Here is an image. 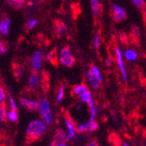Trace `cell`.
<instances>
[{"mask_svg":"<svg viewBox=\"0 0 146 146\" xmlns=\"http://www.w3.org/2000/svg\"><path fill=\"white\" fill-rule=\"evenodd\" d=\"M46 123L45 122L40 120L32 121L26 128V134H27L28 137L33 141L40 137L46 131Z\"/></svg>","mask_w":146,"mask_h":146,"instance_id":"cell-1","label":"cell"},{"mask_svg":"<svg viewBox=\"0 0 146 146\" xmlns=\"http://www.w3.org/2000/svg\"><path fill=\"white\" fill-rule=\"evenodd\" d=\"M39 111H40L41 117L43 121L48 124L51 125L52 123V120H54V116H52V113L49 105V102L46 98H42L39 102Z\"/></svg>","mask_w":146,"mask_h":146,"instance_id":"cell-2","label":"cell"},{"mask_svg":"<svg viewBox=\"0 0 146 146\" xmlns=\"http://www.w3.org/2000/svg\"><path fill=\"white\" fill-rule=\"evenodd\" d=\"M19 102H20V105L23 108L30 111H35L39 108V102H37L35 101H31V100L22 97L20 98Z\"/></svg>","mask_w":146,"mask_h":146,"instance_id":"cell-3","label":"cell"},{"mask_svg":"<svg viewBox=\"0 0 146 146\" xmlns=\"http://www.w3.org/2000/svg\"><path fill=\"white\" fill-rule=\"evenodd\" d=\"M113 18L115 22H121L122 20L126 19V11L123 8L118 6V5H113Z\"/></svg>","mask_w":146,"mask_h":146,"instance_id":"cell-4","label":"cell"},{"mask_svg":"<svg viewBox=\"0 0 146 146\" xmlns=\"http://www.w3.org/2000/svg\"><path fill=\"white\" fill-rule=\"evenodd\" d=\"M42 60H43V54L42 52L40 51H37L35 52V54L33 56L32 59V66L34 71H38L40 68L41 65H42Z\"/></svg>","mask_w":146,"mask_h":146,"instance_id":"cell-5","label":"cell"},{"mask_svg":"<svg viewBox=\"0 0 146 146\" xmlns=\"http://www.w3.org/2000/svg\"><path fill=\"white\" fill-rule=\"evenodd\" d=\"M54 28H55V35L60 38L68 30V27L64 22H62L60 19H55L54 20Z\"/></svg>","mask_w":146,"mask_h":146,"instance_id":"cell-6","label":"cell"},{"mask_svg":"<svg viewBox=\"0 0 146 146\" xmlns=\"http://www.w3.org/2000/svg\"><path fill=\"white\" fill-rule=\"evenodd\" d=\"M115 54H116V59H117V62L119 67H120L121 72H122V75H123V79L124 82H127V74L125 72V68H124V65L123 62V57H122V54L120 52V49L117 47H115Z\"/></svg>","mask_w":146,"mask_h":146,"instance_id":"cell-7","label":"cell"},{"mask_svg":"<svg viewBox=\"0 0 146 146\" xmlns=\"http://www.w3.org/2000/svg\"><path fill=\"white\" fill-rule=\"evenodd\" d=\"M79 98L81 99L83 102H86L88 104L89 107H91V106H94L95 105V102H94V100H93L92 98V95H91V92L89 90H86L85 92L82 93V94L78 95Z\"/></svg>","mask_w":146,"mask_h":146,"instance_id":"cell-8","label":"cell"},{"mask_svg":"<svg viewBox=\"0 0 146 146\" xmlns=\"http://www.w3.org/2000/svg\"><path fill=\"white\" fill-rule=\"evenodd\" d=\"M46 60H48L52 65L58 67L59 64V60H58V55H57V49L54 48L52 49L51 52H49L46 55Z\"/></svg>","mask_w":146,"mask_h":146,"instance_id":"cell-9","label":"cell"},{"mask_svg":"<svg viewBox=\"0 0 146 146\" xmlns=\"http://www.w3.org/2000/svg\"><path fill=\"white\" fill-rule=\"evenodd\" d=\"M65 123H66V125H67L68 129V133L67 135L68 141H71L75 137V129H74V124L72 123V122L69 120V119H66Z\"/></svg>","mask_w":146,"mask_h":146,"instance_id":"cell-10","label":"cell"},{"mask_svg":"<svg viewBox=\"0 0 146 146\" xmlns=\"http://www.w3.org/2000/svg\"><path fill=\"white\" fill-rule=\"evenodd\" d=\"M12 72H13V74H14V76L17 79H20L22 77V75L24 74V73H25V68L21 65L13 63L12 64Z\"/></svg>","mask_w":146,"mask_h":146,"instance_id":"cell-11","label":"cell"},{"mask_svg":"<svg viewBox=\"0 0 146 146\" xmlns=\"http://www.w3.org/2000/svg\"><path fill=\"white\" fill-rule=\"evenodd\" d=\"M87 75H88V81L90 82V83H91L92 87L94 88H96V89L99 88V87H100V83H101V82L98 81L97 78L95 76V74H93V72H92L91 70H89V71L88 72Z\"/></svg>","mask_w":146,"mask_h":146,"instance_id":"cell-12","label":"cell"},{"mask_svg":"<svg viewBox=\"0 0 146 146\" xmlns=\"http://www.w3.org/2000/svg\"><path fill=\"white\" fill-rule=\"evenodd\" d=\"M11 24L10 19H2L1 23H0V33L5 35H8L9 33V26Z\"/></svg>","mask_w":146,"mask_h":146,"instance_id":"cell-13","label":"cell"},{"mask_svg":"<svg viewBox=\"0 0 146 146\" xmlns=\"http://www.w3.org/2000/svg\"><path fill=\"white\" fill-rule=\"evenodd\" d=\"M60 62L66 66V67H73V66L75 64V58L72 55H69V56H61L60 58Z\"/></svg>","mask_w":146,"mask_h":146,"instance_id":"cell-14","label":"cell"},{"mask_svg":"<svg viewBox=\"0 0 146 146\" xmlns=\"http://www.w3.org/2000/svg\"><path fill=\"white\" fill-rule=\"evenodd\" d=\"M67 135L65 133V131L63 129H58L55 133V136H54V141L56 143H61V142H65L66 140H68L67 138Z\"/></svg>","mask_w":146,"mask_h":146,"instance_id":"cell-15","label":"cell"},{"mask_svg":"<svg viewBox=\"0 0 146 146\" xmlns=\"http://www.w3.org/2000/svg\"><path fill=\"white\" fill-rule=\"evenodd\" d=\"M133 4L141 10L144 16V20L146 19V3L144 0H131Z\"/></svg>","mask_w":146,"mask_h":146,"instance_id":"cell-16","label":"cell"},{"mask_svg":"<svg viewBox=\"0 0 146 146\" xmlns=\"http://www.w3.org/2000/svg\"><path fill=\"white\" fill-rule=\"evenodd\" d=\"M38 74L36 72H33L29 79V84H30L31 88L33 89L36 88L38 86Z\"/></svg>","mask_w":146,"mask_h":146,"instance_id":"cell-17","label":"cell"},{"mask_svg":"<svg viewBox=\"0 0 146 146\" xmlns=\"http://www.w3.org/2000/svg\"><path fill=\"white\" fill-rule=\"evenodd\" d=\"M91 7L93 14H94L95 17L99 14L100 11L102 10V5L99 4L98 0H91Z\"/></svg>","mask_w":146,"mask_h":146,"instance_id":"cell-18","label":"cell"},{"mask_svg":"<svg viewBox=\"0 0 146 146\" xmlns=\"http://www.w3.org/2000/svg\"><path fill=\"white\" fill-rule=\"evenodd\" d=\"M93 123H94V122H93V121L91 120V119L89 118V120H88V122H86L85 123H82V124H81V125H79V126L77 127V131L80 132V133H82V132H84V131L89 129V128H90V126H91V124H92Z\"/></svg>","mask_w":146,"mask_h":146,"instance_id":"cell-19","label":"cell"},{"mask_svg":"<svg viewBox=\"0 0 146 146\" xmlns=\"http://www.w3.org/2000/svg\"><path fill=\"white\" fill-rule=\"evenodd\" d=\"M71 9H72V13H73V17L74 19H77V17L80 15L82 10H81V6H80L79 4H72L71 5Z\"/></svg>","mask_w":146,"mask_h":146,"instance_id":"cell-20","label":"cell"},{"mask_svg":"<svg viewBox=\"0 0 146 146\" xmlns=\"http://www.w3.org/2000/svg\"><path fill=\"white\" fill-rule=\"evenodd\" d=\"M90 70L93 72V74H95V76L97 78L98 81H99L100 82H102V78L101 73H100L99 69L97 68V67H96L95 65H91V67H90Z\"/></svg>","mask_w":146,"mask_h":146,"instance_id":"cell-21","label":"cell"},{"mask_svg":"<svg viewBox=\"0 0 146 146\" xmlns=\"http://www.w3.org/2000/svg\"><path fill=\"white\" fill-rule=\"evenodd\" d=\"M19 118V115L17 113V110H11L9 113H8V119L11 122H17Z\"/></svg>","mask_w":146,"mask_h":146,"instance_id":"cell-22","label":"cell"},{"mask_svg":"<svg viewBox=\"0 0 146 146\" xmlns=\"http://www.w3.org/2000/svg\"><path fill=\"white\" fill-rule=\"evenodd\" d=\"M86 90H87V87L85 85H78L74 88L73 92L76 95H80V94H82V93L85 92Z\"/></svg>","mask_w":146,"mask_h":146,"instance_id":"cell-23","label":"cell"},{"mask_svg":"<svg viewBox=\"0 0 146 146\" xmlns=\"http://www.w3.org/2000/svg\"><path fill=\"white\" fill-rule=\"evenodd\" d=\"M5 117H6V108H5V105L1 102V106H0V120L1 122H4L5 120Z\"/></svg>","mask_w":146,"mask_h":146,"instance_id":"cell-24","label":"cell"},{"mask_svg":"<svg viewBox=\"0 0 146 146\" xmlns=\"http://www.w3.org/2000/svg\"><path fill=\"white\" fill-rule=\"evenodd\" d=\"M8 48H9V45L7 43V41H5V40H1V43H0V54H4L5 52L8 51Z\"/></svg>","mask_w":146,"mask_h":146,"instance_id":"cell-25","label":"cell"},{"mask_svg":"<svg viewBox=\"0 0 146 146\" xmlns=\"http://www.w3.org/2000/svg\"><path fill=\"white\" fill-rule=\"evenodd\" d=\"M125 57L129 60H134L137 59V54L132 50H128L125 52Z\"/></svg>","mask_w":146,"mask_h":146,"instance_id":"cell-26","label":"cell"},{"mask_svg":"<svg viewBox=\"0 0 146 146\" xmlns=\"http://www.w3.org/2000/svg\"><path fill=\"white\" fill-rule=\"evenodd\" d=\"M7 2L11 6H12L13 8H15V9H19L24 5H22L21 3L19 2V0H7Z\"/></svg>","mask_w":146,"mask_h":146,"instance_id":"cell-27","label":"cell"},{"mask_svg":"<svg viewBox=\"0 0 146 146\" xmlns=\"http://www.w3.org/2000/svg\"><path fill=\"white\" fill-rule=\"evenodd\" d=\"M64 93H65V87L62 85L60 87V90H59V94L57 96V102H60L63 100V98H64Z\"/></svg>","mask_w":146,"mask_h":146,"instance_id":"cell-28","label":"cell"},{"mask_svg":"<svg viewBox=\"0 0 146 146\" xmlns=\"http://www.w3.org/2000/svg\"><path fill=\"white\" fill-rule=\"evenodd\" d=\"M9 102H10V105H11V110H18V106H17L14 99L12 98V96L11 95L9 96Z\"/></svg>","mask_w":146,"mask_h":146,"instance_id":"cell-29","label":"cell"},{"mask_svg":"<svg viewBox=\"0 0 146 146\" xmlns=\"http://www.w3.org/2000/svg\"><path fill=\"white\" fill-rule=\"evenodd\" d=\"M60 54H61V56H69V55H71L69 46H65V47L61 50Z\"/></svg>","mask_w":146,"mask_h":146,"instance_id":"cell-30","label":"cell"},{"mask_svg":"<svg viewBox=\"0 0 146 146\" xmlns=\"http://www.w3.org/2000/svg\"><path fill=\"white\" fill-rule=\"evenodd\" d=\"M99 45H100V37L98 34H96L95 38H94V46H95L96 50L99 49Z\"/></svg>","mask_w":146,"mask_h":146,"instance_id":"cell-31","label":"cell"},{"mask_svg":"<svg viewBox=\"0 0 146 146\" xmlns=\"http://www.w3.org/2000/svg\"><path fill=\"white\" fill-rule=\"evenodd\" d=\"M36 24H37V20H35V19L29 20V21L27 22V28H28L29 30L33 29V26H34Z\"/></svg>","mask_w":146,"mask_h":146,"instance_id":"cell-32","label":"cell"},{"mask_svg":"<svg viewBox=\"0 0 146 146\" xmlns=\"http://www.w3.org/2000/svg\"><path fill=\"white\" fill-rule=\"evenodd\" d=\"M97 129H98V123L96 122H94V123L91 124V126L89 128V132H90V133H92V132H94Z\"/></svg>","mask_w":146,"mask_h":146,"instance_id":"cell-33","label":"cell"},{"mask_svg":"<svg viewBox=\"0 0 146 146\" xmlns=\"http://www.w3.org/2000/svg\"><path fill=\"white\" fill-rule=\"evenodd\" d=\"M5 98V91L1 87V88H0V101H1V102H4Z\"/></svg>","mask_w":146,"mask_h":146,"instance_id":"cell-34","label":"cell"},{"mask_svg":"<svg viewBox=\"0 0 146 146\" xmlns=\"http://www.w3.org/2000/svg\"><path fill=\"white\" fill-rule=\"evenodd\" d=\"M86 146H99V144L97 143L96 141H91V142L88 143V144Z\"/></svg>","mask_w":146,"mask_h":146,"instance_id":"cell-35","label":"cell"},{"mask_svg":"<svg viewBox=\"0 0 146 146\" xmlns=\"http://www.w3.org/2000/svg\"><path fill=\"white\" fill-rule=\"evenodd\" d=\"M57 144V146H68L67 143H66V142H61V143H56Z\"/></svg>","mask_w":146,"mask_h":146,"instance_id":"cell-36","label":"cell"},{"mask_svg":"<svg viewBox=\"0 0 146 146\" xmlns=\"http://www.w3.org/2000/svg\"><path fill=\"white\" fill-rule=\"evenodd\" d=\"M49 146H57V144H56L55 141L54 140V141H52V142L49 143Z\"/></svg>","mask_w":146,"mask_h":146,"instance_id":"cell-37","label":"cell"},{"mask_svg":"<svg viewBox=\"0 0 146 146\" xmlns=\"http://www.w3.org/2000/svg\"><path fill=\"white\" fill-rule=\"evenodd\" d=\"M25 1H26V0H19V2L21 3L22 5H24V4L25 3Z\"/></svg>","mask_w":146,"mask_h":146,"instance_id":"cell-38","label":"cell"},{"mask_svg":"<svg viewBox=\"0 0 146 146\" xmlns=\"http://www.w3.org/2000/svg\"><path fill=\"white\" fill-rule=\"evenodd\" d=\"M81 108H82V104H78V106H77V109H78V110H80Z\"/></svg>","mask_w":146,"mask_h":146,"instance_id":"cell-39","label":"cell"},{"mask_svg":"<svg viewBox=\"0 0 146 146\" xmlns=\"http://www.w3.org/2000/svg\"><path fill=\"white\" fill-rule=\"evenodd\" d=\"M123 146H129V144H128V143H123Z\"/></svg>","mask_w":146,"mask_h":146,"instance_id":"cell-40","label":"cell"}]
</instances>
